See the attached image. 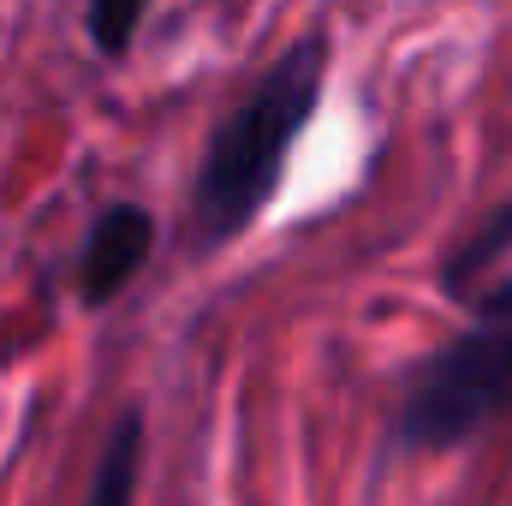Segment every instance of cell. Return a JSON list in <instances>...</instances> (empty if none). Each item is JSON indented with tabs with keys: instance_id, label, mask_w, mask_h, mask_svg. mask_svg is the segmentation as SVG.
I'll list each match as a JSON object with an SVG mask.
<instances>
[{
	"instance_id": "6da1fadb",
	"label": "cell",
	"mask_w": 512,
	"mask_h": 506,
	"mask_svg": "<svg viewBox=\"0 0 512 506\" xmlns=\"http://www.w3.org/2000/svg\"><path fill=\"white\" fill-rule=\"evenodd\" d=\"M322 78H328V42L298 36L256 78L251 96L221 120V131L209 137L203 173H197V221H203L209 239L245 233L256 221V209L274 197L298 131L310 126V114L322 102Z\"/></svg>"
},
{
	"instance_id": "7a4b0ae2",
	"label": "cell",
	"mask_w": 512,
	"mask_h": 506,
	"mask_svg": "<svg viewBox=\"0 0 512 506\" xmlns=\"http://www.w3.org/2000/svg\"><path fill=\"white\" fill-rule=\"evenodd\" d=\"M507 411H512V286H501V292H489L483 322L465 328L453 346H441L411 376L405 405H399V441L417 447V453L459 447Z\"/></svg>"
},
{
	"instance_id": "3957f363",
	"label": "cell",
	"mask_w": 512,
	"mask_h": 506,
	"mask_svg": "<svg viewBox=\"0 0 512 506\" xmlns=\"http://www.w3.org/2000/svg\"><path fill=\"white\" fill-rule=\"evenodd\" d=\"M149 245H155V215L143 203H114L96 215L84 251H78V298L90 310H102L108 298H120L137 268L149 262Z\"/></svg>"
},
{
	"instance_id": "277c9868",
	"label": "cell",
	"mask_w": 512,
	"mask_h": 506,
	"mask_svg": "<svg viewBox=\"0 0 512 506\" xmlns=\"http://www.w3.org/2000/svg\"><path fill=\"white\" fill-rule=\"evenodd\" d=\"M137 459H143V417L126 411L96 459V477H90V501L84 506H137Z\"/></svg>"
},
{
	"instance_id": "5b68a950",
	"label": "cell",
	"mask_w": 512,
	"mask_h": 506,
	"mask_svg": "<svg viewBox=\"0 0 512 506\" xmlns=\"http://www.w3.org/2000/svg\"><path fill=\"white\" fill-rule=\"evenodd\" d=\"M507 245H512V203L507 209H495L483 227H477V239L471 245H459V251L447 256V268H441V280L453 286V292H465L471 280H483L501 256H507Z\"/></svg>"
},
{
	"instance_id": "8992f818",
	"label": "cell",
	"mask_w": 512,
	"mask_h": 506,
	"mask_svg": "<svg viewBox=\"0 0 512 506\" xmlns=\"http://www.w3.org/2000/svg\"><path fill=\"white\" fill-rule=\"evenodd\" d=\"M143 12H149V0H90V42L102 54H126Z\"/></svg>"
}]
</instances>
